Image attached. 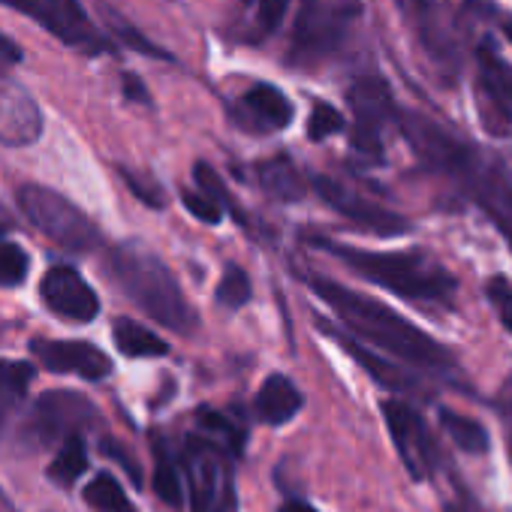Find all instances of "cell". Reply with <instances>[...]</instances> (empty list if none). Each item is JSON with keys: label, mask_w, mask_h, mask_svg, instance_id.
<instances>
[{"label": "cell", "mask_w": 512, "mask_h": 512, "mask_svg": "<svg viewBox=\"0 0 512 512\" xmlns=\"http://www.w3.org/2000/svg\"><path fill=\"white\" fill-rule=\"evenodd\" d=\"M308 287L317 293V299H323L338 320L362 341L404 359L407 365L416 368H428V371H446L452 368V356L446 347H440L428 332H422L419 326L407 323L398 311H392L389 305L353 293L350 287L320 278V275H305Z\"/></svg>", "instance_id": "obj_1"}, {"label": "cell", "mask_w": 512, "mask_h": 512, "mask_svg": "<svg viewBox=\"0 0 512 512\" xmlns=\"http://www.w3.org/2000/svg\"><path fill=\"white\" fill-rule=\"evenodd\" d=\"M106 272L136 308H142L151 320H157L169 332L193 335L199 329V317L193 305L184 299L175 275L157 253L145 250L136 241H124L109 250Z\"/></svg>", "instance_id": "obj_2"}, {"label": "cell", "mask_w": 512, "mask_h": 512, "mask_svg": "<svg viewBox=\"0 0 512 512\" xmlns=\"http://www.w3.org/2000/svg\"><path fill=\"white\" fill-rule=\"evenodd\" d=\"M323 250H329L335 260H341L347 269H353L359 278L401 296L410 302H431L443 305L455 293V278L431 256L419 250H401V253H383V250H362V247H344L332 241H317Z\"/></svg>", "instance_id": "obj_3"}, {"label": "cell", "mask_w": 512, "mask_h": 512, "mask_svg": "<svg viewBox=\"0 0 512 512\" xmlns=\"http://www.w3.org/2000/svg\"><path fill=\"white\" fill-rule=\"evenodd\" d=\"M428 166L458 178L512 244V178H506L497 163L479 157L470 145L449 136Z\"/></svg>", "instance_id": "obj_4"}, {"label": "cell", "mask_w": 512, "mask_h": 512, "mask_svg": "<svg viewBox=\"0 0 512 512\" xmlns=\"http://www.w3.org/2000/svg\"><path fill=\"white\" fill-rule=\"evenodd\" d=\"M19 208L46 238H52L70 253H88L103 244L100 226L76 202H70L52 187L25 184L19 190Z\"/></svg>", "instance_id": "obj_5"}, {"label": "cell", "mask_w": 512, "mask_h": 512, "mask_svg": "<svg viewBox=\"0 0 512 512\" xmlns=\"http://www.w3.org/2000/svg\"><path fill=\"white\" fill-rule=\"evenodd\" d=\"M362 16V0H302L293 28V58L320 61L338 52Z\"/></svg>", "instance_id": "obj_6"}, {"label": "cell", "mask_w": 512, "mask_h": 512, "mask_svg": "<svg viewBox=\"0 0 512 512\" xmlns=\"http://www.w3.org/2000/svg\"><path fill=\"white\" fill-rule=\"evenodd\" d=\"M0 7H10L43 31H49L64 46L85 52V55H106L115 46L100 34V28L85 13L82 0H0Z\"/></svg>", "instance_id": "obj_7"}, {"label": "cell", "mask_w": 512, "mask_h": 512, "mask_svg": "<svg viewBox=\"0 0 512 512\" xmlns=\"http://www.w3.org/2000/svg\"><path fill=\"white\" fill-rule=\"evenodd\" d=\"M184 470L190 479V512H229L232 479L223 449L205 437H190L184 449Z\"/></svg>", "instance_id": "obj_8"}, {"label": "cell", "mask_w": 512, "mask_h": 512, "mask_svg": "<svg viewBox=\"0 0 512 512\" xmlns=\"http://www.w3.org/2000/svg\"><path fill=\"white\" fill-rule=\"evenodd\" d=\"M100 422L97 407L76 392H46L25 425V437L34 446H49L61 437H79L85 428H94Z\"/></svg>", "instance_id": "obj_9"}, {"label": "cell", "mask_w": 512, "mask_h": 512, "mask_svg": "<svg viewBox=\"0 0 512 512\" xmlns=\"http://www.w3.org/2000/svg\"><path fill=\"white\" fill-rule=\"evenodd\" d=\"M383 410V419H386V428L392 434V443L407 467V473L413 479H428L434 470H437V443L422 419V413L398 398H389L380 404Z\"/></svg>", "instance_id": "obj_10"}, {"label": "cell", "mask_w": 512, "mask_h": 512, "mask_svg": "<svg viewBox=\"0 0 512 512\" xmlns=\"http://www.w3.org/2000/svg\"><path fill=\"white\" fill-rule=\"evenodd\" d=\"M350 106L356 112V127H353V151L365 160H380L383 157V127L395 115L392 91L380 76H365L356 79L350 88Z\"/></svg>", "instance_id": "obj_11"}, {"label": "cell", "mask_w": 512, "mask_h": 512, "mask_svg": "<svg viewBox=\"0 0 512 512\" xmlns=\"http://www.w3.org/2000/svg\"><path fill=\"white\" fill-rule=\"evenodd\" d=\"M314 190H317V196L332 211H338L341 217L365 226L368 232H377V235H401V232L410 229V223L401 214H395V211H389V208H383V205L359 196L356 190H350L347 184H341V181H335L329 175H317L314 178Z\"/></svg>", "instance_id": "obj_12"}, {"label": "cell", "mask_w": 512, "mask_h": 512, "mask_svg": "<svg viewBox=\"0 0 512 512\" xmlns=\"http://www.w3.org/2000/svg\"><path fill=\"white\" fill-rule=\"evenodd\" d=\"M476 61H479L482 121L491 133H506V127L512 124V67L497 55L491 43L479 46Z\"/></svg>", "instance_id": "obj_13"}, {"label": "cell", "mask_w": 512, "mask_h": 512, "mask_svg": "<svg viewBox=\"0 0 512 512\" xmlns=\"http://www.w3.org/2000/svg\"><path fill=\"white\" fill-rule=\"evenodd\" d=\"M40 296L46 302V308L52 314H58L61 320H73V323H91L100 314V299L97 293L88 287V281L70 269V266H55L46 272L43 284H40Z\"/></svg>", "instance_id": "obj_14"}, {"label": "cell", "mask_w": 512, "mask_h": 512, "mask_svg": "<svg viewBox=\"0 0 512 512\" xmlns=\"http://www.w3.org/2000/svg\"><path fill=\"white\" fill-rule=\"evenodd\" d=\"M31 353L52 374H70L82 380H106L112 374L109 356L88 341H34Z\"/></svg>", "instance_id": "obj_15"}, {"label": "cell", "mask_w": 512, "mask_h": 512, "mask_svg": "<svg viewBox=\"0 0 512 512\" xmlns=\"http://www.w3.org/2000/svg\"><path fill=\"white\" fill-rule=\"evenodd\" d=\"M43 133V115L37 103L19 85L0 91V142L4 145H31Z\"/></svg>", "instance_id": "obj_16"}, {"label": "cell", "mask_w": 512, "mask_h": 512, "mask_svg": "<svg viewBox=\"0 0 512 512\" xmlns=\"http://www.w3.org/2000/svg\"><path fill=\"white\" fill-rule=\"evenodd\" d=\"M241 109L247 115V124L260 130H284L293 121V103L275 85H253L241 97Z\"/></svg>", "instance_id": "obj_17"}, {"label": "cell", "mask_w": 512, "mask_h": 512, "mask_svg": "<svg viewBox=\"0 0 512 512\" xmlns=\"http://www.w3.org/2000/svg\"><path fill=\"white\" fill-rule=\"evenodd\" d=\"M302 404H305V398H302L299 386L284 374H272L263 383L260 395H256V413H260V419L269 425H287L302 410Z\"/></svg>", "instance_id": "obj_18"}, {"label": "cell", "mask_w": 512, "mask_h": 512, "mask_svg": "<svg viewBox=\"0 0 512 512\" xmlns=\"http://www.w3.org/2000/svg\"><path fill=\"white\" fill-rule=\"evenodd\" d=\"M320 329H323V332H326L338 347H344V350H347V353H350V356H353V359H356V362H359V365H362V368H365V371H368L380 386H389V389H395V392H410V386H416V383H413L401 368L386 365L380 356H374L368 347H362V344H359V341H353L350 335L335 332V329H332V326H326L323 320H320Z\"/></svg>", "instance_id": "obj_19"}, {"label": "cell", "mask_w": 512, "mask_h": 512, "mask_svg": "<svg viewBox=\"0 0 512 512\" xmlns=\"http://www.w3.org/2000/svg\"><path fill=\"white\" fill-rule=\"evenodd\" d=\"M112 338H115V347L124 356H130V359H154V356H166L169 353L166 341H160L151 329H145L142 323H136L130 317H118L115 320Z\"/></svg>", "instance_id": "obj_20"}, {"label": "cell", "mask_w": 512, "mask_h": 512, "mask_svg": "<svg viewBox=\"0 0 512 512\" xmlns=\"http://www.w3.org/2000/svg\"><path fill=\"white\" fill-rule=\"evenodd\" d=\"M34 365L28 362H13L4 359L0 362V431H4L7 419L19 410V404L28 395V386L34 380Z\"/></svg>", "instance_id": "obj_21"}, {"label": "cell", "mask_w": 512, "mask_h": 512, "mask_svg": "<svg viewBox=\"0 0 512 512\" xmlns=\"http://www.w3.org/2000/svg\"><path fill=\"white\" fill-rule=\"evenodd\" d=\"M260 181L275 199L296 202L305 196V181H302V175L290 157H275V160L260 163Z\"/></svg>", "instance_id": "obj_22"}, {"label": "cell", "mask_w": 512, "mask_h": 512, "mask_svg": "<svg viewBox=\"0 0 512 512\" xmlns=\"http://www.w3.org/2000/svg\"><path fill=\"white\" fill-rule=\"evenodd\" d=\"M440 425H443V431L452 437V443H455L461 452H470V455L488 452V431H485V425L476 422L473 416L452 413V410H440Z\"/></svg>", "instance_id": "obj_23"}, {"label": "cell", "mask_w": 512, "mask_h": 512, "mask_svg": "<svg viewBox=\"0 0 512 512\" xmlns=\"http://www.w3.org/2000/svg\"><path fill=\"white\" fill-rule=\"evenodd\" d=\"M82 497L94 512H136L133 500L127 497V491L118 485V479L112 473H97L85 485Z\"/></svg>", "instance_id": "obj_24"}, {"label": "cell", "mask_w": 512, "mask_h": 512, "mask_svg": "<svg viewBox=\"0 0 512 512\" xmlns=\"http://www.w3.org/2000/svg\"><path fill=\"white\" fill-rule=\"evenodd\" d=\"M85 470H88V449H85L82 437H70L58 449L55 461L49 464V479L58 482L61 488H70L82 479Z\"/></svg>", "instance_id": "obj_25"}, {"label": "cell", "mask_w": 512, "mask_h": 512, "mask_svg": "<svg viewBox=\"0 0 512 512\" xmlns=\"http://www.w3.org/2000/svg\"><path fill=\"white\" fill-rule=\"evenodd\" d=\"M154 491L166 506H181V500H184L178 464L172 461V455L166 452V446L160 440H154Z\"/></svg>", "instance_id": "obj_26"}, {"label": "cell", "mask_w": 512, "mask_h": 512, "mask_svg": "<svg viewBox=\"0 0 512 512\" xmlns=\"http://www.w3.org/2000/svg\"><path fill=\"white\" fill-rule=\"evenodd\" d=\"M31 269V256L22 244L10 241V238H0V287L13 290L22 287Z\"/></svg>", "instance_id": "obj_27"}, {"label": "cell", "mask_w": 512, "mask_h": 512, "mask_svg": "<svg viewBox=\"0 0 512 512\" xmlns=\"http://www.w3.org/2000/svg\"><path fill=\"white\" fill-rule=\"evenodd\" d=\"M103 13H106V25L112 28V34H115V40H121L124 46H130V49H136V52H142V55H151V58H163V61H172V55L169 52H163L160 46H154L145 34H139L118 10H112V7H103Z\"/></svg>", "instance_id": "obj_28"}, {"label": "cell", "mask_w": 512, "mask_h": 512, "mask_svg": "<svg viewBox=\"0 0 512 512\" xmlns=\"http://www.w3.org/2000/svg\"><path fill=\"white\" fill-rule=\"evenodd\" d=\"M250 302V278L244 269L229 266L217 284V305H223L226 311H241Z\"/></svg>", "instance_id": "obj_29"}, {"label": "cell", "mask_w": 512, "mask_h": 512, "mask_svg": "<svg viewBox=\"0 0 512 512\" xmlns=\"http://www.w3.org/2000/svg\"><path fill=\"white\" fill-rule=\"evenodd\" d=\"M344 115L335 109V106H329V103H317L314 106V112H311V118H308V139H314V142H323V139H329V136H335V133H341L344 130Z\"/></svg>", "instance_id": "obj_30"}, {"label": "cell", "mask_w": 512, "mask_h": 512, "mask_svg": "<svg viewBox=\"0 0 512 512\" xmlns=\"http://www.w3.org/2000/svg\"><path fill=\"white\" fill-rule=\"evenodd\" d=\"M485 299L491 302V308L497 311L503 329L512 335V284L503 275H494L485 281Z\"/></svg>", "instance_id": "obj_31"}, {"label": "cell", "mask_w": 512, "mask_h": 512, "mask_svg": "<svg viewBox=\"0 0 512 512\" xmlns=\"http://www.w3.org/2000/svg\"><path fill=\"white\" fill-rule=\"evenodd\" d=\"M199 422H202L208 431H214L217 437H223V443L229 446V452H232V455H238V452L244 449V431H241L238 425H232V419H229V416H223V413H211V410H202V413H199Z\"/></svg>", "instance_id": "obj_32"}, {"label": "cell", "mask_w": 512, "mask_h": 512, "mask_svg": "<svg viewBox=\"0 0 512 512\" xmlns=\"http://www.w3.org/2000/svg\"><path fill=\"white\" fill-rule=\"evenodd\" d=\"M193 178H196L199 190H202L205 196H211L223 211H226V208H229V211L235 208V205H232V199H229V190H226L223 178H220L208 163H196V166H193Z\"/></svg>", "instance_id": "obj_33"}, {"label": "cell", "mask_w": 512, "mask_h": 512, "mask_svg": "<svg viewBox=\"0 0 512 512\" xmlns=\"http://www.w3.org/2000/svg\"><path fill=\"white\" fill-rule=\"evenodd\" d=\"M121 178L127 181V187L133 190V196H139L145 205H151V208H163V205H166L163 187H160L154 178L139 175V172H133V169H124V166H121Z\"/></svg>", "instance_id": "obj_34"}, {"label": "cell", "mask_w": 512, "mask_h": 512, "mask_svg": "<svg viewBox=\"0 0 512 512\" xmlns=\"http://www.w3.org/2000/svg\"><path fill=\"white\" fill-rule=\"evenodd\" d=\"M181 202L202 223H220L223 220V208L211 196H205L202 190H181Z\"/></svg>", "instance_id": "obj_35"}, {"label": "cell", "mask_w": 512, "mask_h": 512, "mask_svg": "<svg viewBox=\"0 0 512 512\" xmlns=\"http://www.w3.org/2000/svg\"><path fill=\"white\" fill-rule=\"evenodd\" d=\"M290 10V0H260V25L263 31H278Z\"/></svg>", "instance_id": "obj_36"}, {"label": "cell", "mask_w": 512, "mask_h": 512, "mask_svg": "<svg viewBox=\"0 0 512 512\" xmlns=\"http://www.w3.org/2000/svg\"><path fill=\"white\" fill-rule=\"evenodd\" d=\"M103 452H106L109 458H115V461L130 473L133 482H142V470H139V464H133V455H130L127 449H121L118 443H109V440H106V443H103Z\"/></svg>", "instance_id": "obj_37"}, {"label": "cell", "mask_w": 512, "mask_h": 512, "mask_svg": "<svg viewBox=\"0 0 512 512\" xmlns=\"http://www.w3.org/2000/svg\"><path fill=\"white\" fill-rule=\"evenodd\" d=\"M22 58H25V55H22V49H19L7 34H0V76H4L10 67H16Z\"/></svg>", "instance_id": "obj_38"}, {"label": "cell", "mask_w": 512, "mask_h": 512, "mask_svg": "<svg viewBox=\"0 0 512 512\" xmlns=\"http://www.w3.org/2000/svg\"><path fill=\"white\" fill-rule=\"evenodd\" d=\"M124 94H127V100H133V103H151V97H148V91H145V85H142V79L139 76H133V73H124Z\"/></svg>", "instance_id": "obj_39"}, {"label": "cell", "mask_w": 512, "mask_h": 512, "mask_svg": "<svg viewBox=\"0 0 512 512\" xmlns=\"http://www.w3.org/2000/svg\"><path fill=\"white\" fill-rule=\"evenodd\" d=\"M278 512H317L314 506H308L305 500H287Z\"/></svg>", "instance_id": "obj_40"}, {"label": "cell", "mask_w": 512, "mask_h": 512, "mask_svg": "<svg viewBox=\"0 0 512 512\" xmlns=\"http://www.w3.org/2000/svg\"><path fill=\"white\" fill-rule=\"evenodd\" d=\"M503 34H506V40L512 43V19H503Z\"/></svg>", "instance_id": "obj_41"}, {"label": "cell", "mask_w": 512, "mask_h": 512, "mask_svg": "<svg viewBox=\"0 0 512 512\" xmlns=\"http://www.w3.org/2000/svg\"><path fill=\"white\" fill-rule=\"evenodd\" d=\"M0 512H13V506L7 503V497H4V494H0Z\"/></svg>", "instance_id": "obj_42"}, {"label": "cell", "mask_w": 512, "mask_h": 512, "mask_svg": "<svg viewBox=\"0 0 512 512\" xmlns=\"http://www.w3.org/2000/svg\"><path fill=\"white\" fill-rule=\"evenodd\" d=\"M509 449H512V437H509Z\"/></svg>", "instance_id": "obj_43"}]
</instances>
